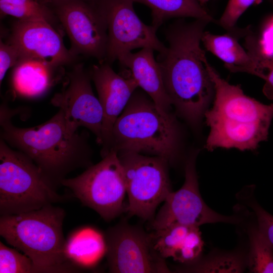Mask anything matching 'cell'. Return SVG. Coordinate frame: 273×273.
I'll return each instance as SVG.
<instances>
[{
	"mask_svg": "<svg viewBox=\"0 0 273 273\" xmlns=\"http://www.w3.org/2000/svg\"><path fill=\"white\" fill-rule=\"evenodd\" d=\"M61 186L69 188L84 206L110 221L123 211L126 193L123 169L117 153L109 152L102 160L78 176L65 178Z\"/></svg>",
	"mask_w": 273,
	"mask_h": 273,
	"instance_id": "52a82bcc",
	"label": "cell"
},
{
	"mask_svg": "<svg viewBox=\"0 0 273 273\" xmlns=\"http://www.w3.org/2000/svg\"><path fill=\"white\" fill-rule=\"evenodd\" d=\"M247 52L253 58L256 63L254 75L265 81L263 93L269 100H273V56L264 53L261 50L255 38L249 35L246 38Z\"/></svg>",
	"mask_w": 273,
	"mask_h": 273,
	"instance_id": "d4e9b609",
	"label": "cell"
},
{
	"mask_svg": "<svg viewBox=\"0 0 273 273\" xmlns=\"http://www.w3.org/2000/svg\"><path fill=\"white\" fill-rule=\"evenodd\" d=\"M107 25L108 41L105 62L112 64L135 49L150 48L158 53L166 48L157 29L145 24L135 12L133 0H92Z\"/></svg>",
	"mask_w": 273,
	"mask_h": 273,
	"instance_id": "9c48e42d",
	"label": "cell"
},
{
	"mask_svg": "<svg viewBox=\"0 0 273 273\" xmlns=\"http://www.w3.org/2000/svg\"><path fill=\"white\" fill-rule=\"evenodd\" d=\"M108 266L114 273L170 272L165 259L156 251L152 233L121 223L105 236Z\"/></svg>",
	"mask_w": 273,
	"mask_h": 273,
	"instance_id": "8fae6325",
	"label": "cell"
},
{
	"mask_svg": "<svg viewBox=\"0 0 273 273\" xmlns=\"http://www.w3.org/2000/svg\"><path fill=\"white\" fill-rule=\"evenodd\" d=\"M53 11L71 43L70 52L105 62L108 41L106 22L92 0H51Z\"/></svg>",
	"mask_w": 273,
	"mask_h": 273,
	"instance_id": "30bf717a",
	"label": "cell"
},
{
	"mask_svg": "<svg viewBox=\"0 0 273 273\" xmlns=\"http://www.w3.org/2000/svg\"><path fill=\"white\" fill-rule=\"evenodd\" d=\"M208 23L196 19L170 24L165 31L167 46L156 59L171 104L193 124L204 116L214 95V85L205 63V52L200 46Z\"/></svg>",
	"mask_w": 273,
	"mask_h": 273,
	"instance_id": "6da1fadb",
	"label": "cell"
},
{
	"mask_svg": "<svg viewBox=\"0 0 273 273\" xmlns=\"http://www.w3.org/2000/svg\"><path fill=\"white\" fill-rule=\"evenodd\" d=\"M248 206L253 212L259 230L273 245V215L265 210L251 195L247 199Z\"/></svg>",
	"mask_w": 273,
	"mask_h": 273,
	"instance_id": "f1b7e54d",
	"label": "cell"
},
{
	"mask_svg": "<svg viewBox=\"0 0 273 273\" xmlns=\"http://www.w3.org/2000/svg\"><path fill=\"white\" fill-rule=\"evenodd\" d=\"M200 4L202 6L203 5L207 3L209 0H198Z\"/></svg>",
	"mask_w": 273,
	"mask_h": 273,
	"instance_id": "d6a6232c",
	"label": "cell"
},
{
	"mask_svg": "<svg viewBox=\"0 0 273 273\" xmlns=\"http://www.w3.org/2000/svg\"><path fill=\"white\" fill-rule=\"evenodd\" d=\"M192 226L175 224L154 231L152 234L155 249L164 259L172 257L183 244Z\"/></svg>",
	"mask_w": 273,
	"mask_h": 273,
	"instance_id": "cb8c5ba5",
	"label": "cell"
},
{
	"mask_svg": "<svg viewBox=\"0 0 273 273\" xmlns=\"http://www.w3.org/2000/svg\"><path fill=\"white\" fill-rule=\"evenodd\" d=\"M36 1L41 4H46L47 3H48L49 2H50L51 0H36Z\"/></svg>",
	"mask_w": 273,
	"mask_h": 273,
	"instance_id": "1f68e13d",
	"label": "cell"
},
{
	"mask_svg": "<svg viewBox=\"0 0 273 273\" xmlns=\"http://www.w3.org/2000/svg\"><path fill=\"white\" fill-rule=\"evenodd\" d=\"M40 169L27 155L0 139V214L12 215L62 202Z\"/></svg>",
	"mask_w": 273,
	"mask_h": 273,
	"instance_id": "8992f818",
	"label": "cell"
},
{
	"mask_svg": "<svg viewBox=\"0 0 273 273\" xmlns=\"http://www.w3.org/2000/svg\"><path fill=\"white\" fill-rule=\"evenodd\" d=\"M110 65L106 62H99L88 70L103 112L102 157L109 153L115 122L139 87L129 72L128 76L117 73Z\"/></svg>",
	"mask_w": 273,
	"mask_h": 273,
	"instance_id": "9a60e30c",
	"label": "cell"
},
{
	"mask_svg": "<svg viewBox=\"0 0 273 273\" xmlns=\"http://www.w3.org/2000/svg\"><path fill=\"white\" fill-rule=\"evenodd\" d=\"M40 272V269L28 256L0 242V273Z\"/></svg>",
	"mask_w": 273,
	"mask_h": 273,
	"instance_id": "484cf974",
	"label": "cell"
},
{
	"mask_svg": "<svg viewBox=\"0 0 273 273\" xmlns=\"http://www.w3.org/2000/svg\"><path fill=\"white\" fill-rule=\"evenodd\" d=\"M201 42L207 51L224 62L225 67L230 71L254 75L256 62L236 37L230 34L216 35L204 31Z\"/></svg>",
	"mask_w": 273,
	"mask_h": 273,
	"instance_id": "e0dca14e",
	"label": "cell"
},
{
	"mask_svg": "<svg viewBox=\"0 0 273 273\" xmlns=\"http://www.w3.org/2000/svg\"><path fill=\"white\" fill-rule=\"evenodd\" d=\"M154 51L150 48L125 54L118 61L128 69L140 87L154 101L158 107L165 112H170L171 103L164 86L161 70Z\"/></svg>",
	"mask_w": 273,
	"mask_h": 273,
	"instance_id": "2e32d148",
	"label": "cell"
},
{
	"mask_svg": "<svg viewBox=\"0 0 273 273\" xmlns=\"http://www.w3.org/2000/svg\"><path fill=\"white\" fill-rule=\"evenodd\" d=\"M147 6L151 11L152 25L157 29L166 20L173 18L191 17L213 22V18L198 0H133Z\"/></svg>",
	"mask_w": 273,
	"mask_h": 273,
	"instance_id": "ffe728a7",
	"label": "cell"
},
{
	"mask_svg": "<svg viewBox=\"0 0 273 273\" xmlns=\"http://www.w3.org/2000/svg\"><path fill=\"white\" fill-rule=\"evenodd\" d=\"M164 202L151 220V227L154 231L175 224L199 227L217 222L238 224L242 221L238 216H226L215 212L204 201L199 189L194 156L186 163L184 184L177 191H171Z\"/></svg>",
	"mask_w": 273,
	"mask_h": 273,
	"instance_id": "7c38bea8",
	"label": "cell"
},
{
	"mask_svg": "<svg viewBox=\"0 0 273 273\" xmlns=\"http://www.w3.org/2000/svg\"><path fill=\"white\" fill-rule=\"evenodd\" d=\"M258 43L264 53L273 56V16L266 24L261 39Z\"/></svg>",
	"mask_w": 273,
	"mask_h": 273,
	"instance_id": "4dcf8cb0",
	"label": "cell"
},
{
	"mask_svg": "<svg viewBox=\"0 0 273 273\" xmlns=\"http://www.w3.org/2000/svg\"><path fill=\"white\" fill-rule=\"evenodd\" d=\"M65 210L53 204L17 214L1 215L0 235L33 261L41 272H78L66 256Z\"/></svg>",
	"mask_w": 273,
	"mask_h": 273,
	"instance_id": "5b68a950",
	"label": "cell"
},
{
	"mask_svg": "<svg viewBox=\"0 0 273 273\" xmlns=\"http://www.w3.org/2000/svg\"><path fill=\"white\" fill-rule=\"evenodd\" d=\"M124 174L128 205L132 216L152 220L158 206L172 191L168 161L156 156L132 151L117 153Z\"/></svg>",
	"mask_w": 273,
	"mask_h": 273,
	"instance_id": "ba28073f",
	"label": "cell"
},
{
	"mask_svg": "<svg viewBox=\"0 0 273 273\" xmlns=\"http://www.w3.org/2000/svg\"><path fill=\"white\" fill-rule=\"evenodd\" d=\"M249 250L247 267L253 273H273V245L259 230L256 223L248 230Z\"/></svg>",
	"mask_w": 273,
	"mask_h": 273,
	"instance_id": "44dd1931",
	"label": "cell"
},
{
	"mask_svg": "<svg viewBox=\"0 0 273 273\" xmlns=\"http://www.w3.org/2000/svg\"><path fill=\"white\" fill-rule=\"evenodd\" d=\"M179 138L174 117L160 110L144 91L135 90L114 124L109 152L132 151L172 163Z\"/></svg>",
	"mask_w": 273,
	"mask_h": 273,
	"instance_id": "277c9868",
	"label": "cell"
},
{
	"mask_svg": "<svg viewBox=\"0 0 273 273\" xmlns=\"http://www.w3.org/2000/svg\"><path fill=\"white\" fill-rule=\"evenodd\" d=\"M7 42L18 49L20 60H37L55 69L71 64L77 58L66 48L58 30L45 21L17 20Z\"/></svg>",
	"mask_w": 273,
	"mask_h": 273,
	"instance_id": "5bb4252c",
	"label": "cell"
},
{
	"mask_svg": "<svg viewBox=\"0 0 273 273\" xmlns=\"http://www.w3.org/2000/svg\"><path fill=\"white\" fill-rule=\"evenodd\" d=\"M106 252L105 236L89 227L80 229L66 239L65 254L67 260L79 267L95 265Z\"/></svg>",
	"mask_w": 273,
	"mask_h": 273,
	"instance_id": "ac0fdd59",
	"label": "cell"
},
{
	"mask_svg": "<svg viewBox=\"0 0 273 273\" xmlns=\"http://www.w3.org/2000/svg\"><path fill=\"white\" fill-rule=\"evenodd\" d=\"M91 81L83 64H75L67 73L61 90L54 95L51 103L62 113L69 132L75 133L79 127H84L92 131L97 142L102 145L103 112L94 94Z\"/></svg>",
	"mask_w": 273,
	"mask_h": 273,
	"instance_id": "4fadbf2b",
	"label": "cell"
},
{
	"mask_svg": "<svg viewBox=\"0 0 273 273\" xmlns=\"http://www.w3.org/2000/svg\"><path fill=\"white\" fill-rule=\"evenodd\" d=\"M1 15H9L19 20H42L54 27L59 22L47 5L36 0H0Z\"/></svg>",
	"mask_w": 273,
	"mask_h": 273,
	"instance_id": "603a6c76",
	"label": "cell"
},
{
	"mask_svg": "<svg viewBox=\"0 0 273 273\" xmlns=\"http://www.w3.org/2000/svg\"><path fill=\"white\" fill-rule=\"evenodd\" d=\"M13 82L16 88L29 97L39 96L51 87L53 68L33 59H23L14 66Z\"/></svg>",
	"mask_w": 273,
	"mask_h": 273,
	"instance_id": "d6986e66",
	"label": "cell"
},
{
	"mask_svg": "<svg viewBox=\"0 0 273 273\" xmlns=\"http://www.w3.org/2000/svg\"><path fill=\"white\" fill-rule=\"evenodd\" d=\"M247 267L246 255L238 252L218 253L187 264L179 271L190 272H242Z\"/></svg>",
	"mask_w": 273,
	"mask_h": 273,
	"instance_id": "7402d4cb",
	"label": "cell"
},
{
	"mask_svg": "<svg viewBox=\"0 0 273 273\" xmlns=\"http://www.w3.org/2000/svg\"><path fill=\"white\" fill-rule=\"evenodd\" d=\"M204 242L198 226H192L180 247L172 258L180 263L188 264L198 259Z\"/></svg>",
	"mask_w": 273,
	"mask_h": 273,
	"instance_id": "4316f807",
	"label": "cell"
},
{
	"mask_svg": "<svg viewBox=\"0 0 273 273\" xmlns=\"http://www.w3.org/2000/svg\"><path fill=\"white\" fill-rule=\"evenodd\" d=\"M255 0H229L221 16L219 25L224 29L233 30L238 20Z\"/></svg>",
	"mask_w": 273,
	"mask_h": 273,
	"instance_id": "83f0119b",
	"label": "cell"
},
{
	"mask_svg": "<svg viewBox=\"0 0 273 273\" xmlns=\"http://www.w3.org/2000/svg\"><path fill=\"white\" fill-rule=\"evenodd\" d=\"M17 113L6 102L1 104V138L29 157L56 188L72 171L93 165L88 133L85 130L69 132L60 110L48 121L31 127L13 124L12 118Z\"/></svg>",
	"mask_w": 273,
	"mask_h": 273,
	"instance_id": "7a4b0ae2",
	"label": "cell"
},
{
	"mask_svg": "<svg viewBox=\"0 0 273 273\" xmlns=\"http://www.w3.org/2000/svg\"><path fill=\"white\" fill-rule=\"evenodd\" d=\"M205 63L215 96L212 107L204 116L210 128L206 149H256L267 140L273 104H264L246 95L239 85L231 84L221 78L207 59Z\"/></svg>",
	"mask_w": 273,
	"mask_h": 273,
	"instance_id": "3957f363",
	"label": "cell"
},
{
	"mask_svg": "<svg viewBox=\"0 0 273 273\" xmlns=\"http://www.w3.org/2000/svg\"><path fill=\"white\" fill-rule=\"evenodd\" d=\"M20 60L18 49L13 44L0 41V84L9 69L14 67Z\"/></svg>",
	"mask_w": 273,
	"mask_h": 273,
	"instance_id": "f546056e",
	"label": "cell"
}]
</instances>
